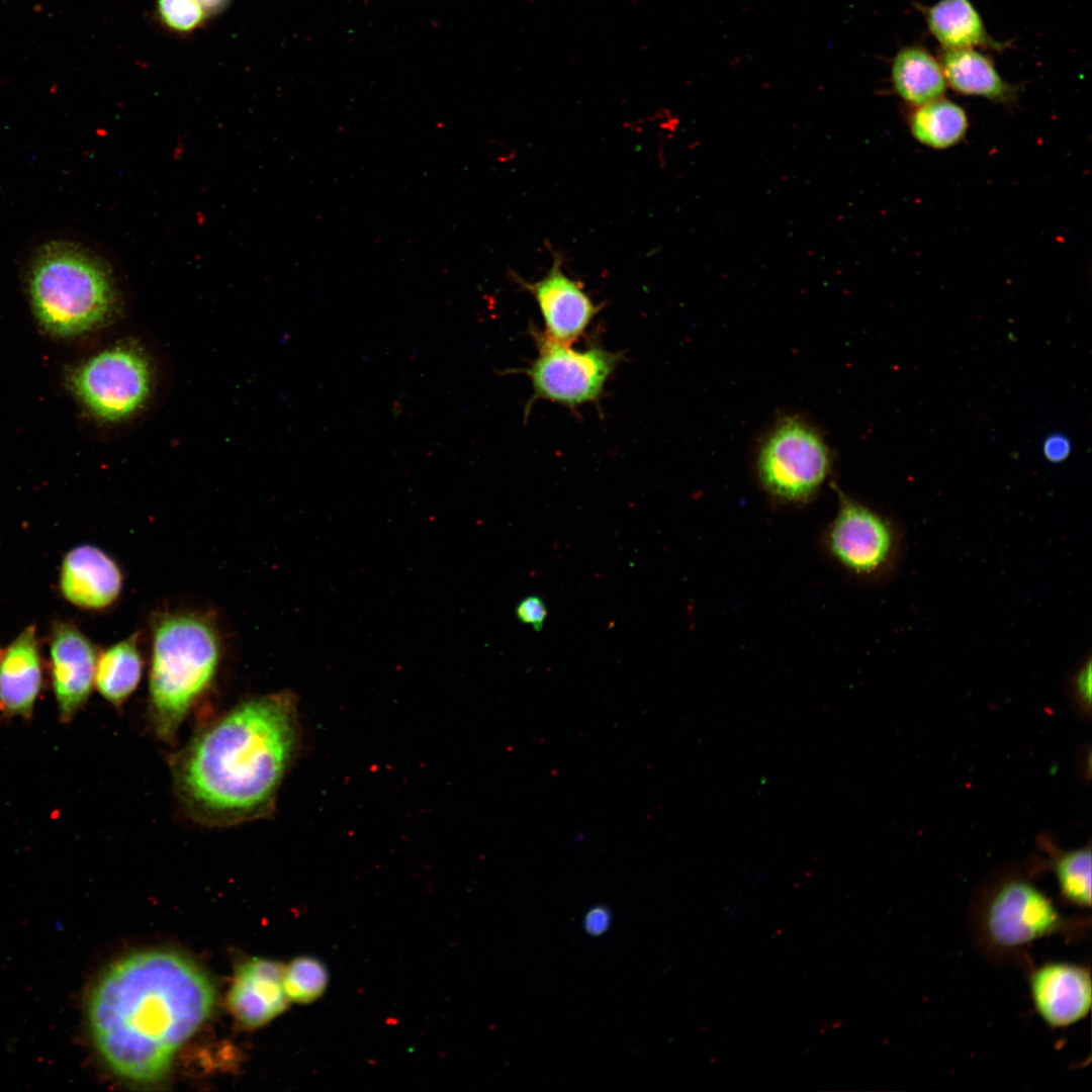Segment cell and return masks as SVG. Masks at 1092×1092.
I'll return each mask as SVG.
<instances>
[{"instance_id":"f1b7e54d","label":"cell","mask_w":1092,"mask_h":1092,"mask_svg":"<svg viewBox=\"0 0 1092 1092\" xmlns=\"http://www.w3.org/2000/svg\"><path fill=\"white\" fill-rule=\"evenodd\" d=\"M1 656H2V652L0 651V659H1Z\"/></svg>"},{"instance_id":"ba28073f","label":"cell","mask_w":1092,"mask_h":1092,"mask_svg":"<svg viewBox=\"0 0 1092 1092\" xmlns=\"http://www.w3.org/2000/svg\"><path fill=\"white\" fill-rule=\"evenodd\" d=\"M898 545L889 518L838 491L836 511L820 538L825 557L838 571L857 580L879 578L893 565Z\"/></svg>"},{"instance_id":"9c48e42d","label":"cell","mask_w":1092,"mask_h":1092,"mask_svg":"<svg viewBox=\"0 0 1092 1092\" xmlns=\"http://www.w3.org/2000/svg\"><path fill=\"white\" fill-rule=\"evenodd\" d=\"M532 335L538 356L521 371L532 382L533 400L541 398L575 407L600 398L621 354L599 346L573 350L569 344L557 342L535 329Z\"/></svg>"},{"instance_id":"83f0119b","label":"cell","mask_w":1092,"mask_h":1092,"mask_svg":"<svg viewBox=\"0 0 1092 1092\" xmlns=\"http://www.w3.org/2000/svg\"><path fill=\"white\" fill-rule=\"evenodd\" d=\"M208 12H216L223 8L229 0H197Z\"/></svg>"},{"instance_id":"8fae6325","label":"cell","mask_w":1092,"mask_h":1092,"mask_svg":"<svg viewBox=\"0 0 1092 1092\" xmlns=\"http://www.w3.org/2000/svg\"><path fill=\"white\" fill-rule=\"evenodd\" d=\"M51 673L61 721L68 723L95 687L99 651L72 623L57 621L51 632Z\"/></svg>"},{"instance_id":"277c9868","label":"cell","mask_w":1092,"mask_h":1092,"mask_svg":"<svg viewBox=\"0 0 1092 1092\" xmlns=\"http://www.w3.org/2000/svg\"><path fill=\"white\" fill-rule=\"evenodd\" d=\"M973 947L996 966L1032 964L1027 948L1036 940L1061 936L1085 939L1089 915L1067 916L1021 872L999 873L974 892L967 915Z\"/></svg>"},{"instance_id":"4316f807","label":"cell","mask_w":1092,"mask_h":1092,"mask_svg":"<svg viewBox=\"0 0 1092 1092\" xmlns=\"http://www.w3.org/2000/svg\"><path fill=\"white\" fill-rule=\"evenodd\" d=\"M611 915L604 906L592 908L583 919V927L590 935L603 934L610 925Z\"/></svg>"},{"instance_id":"e0dca14e","label":"cell","mask_w":1092,"mask_h":1092,"mask_svg":"<svg viewBox=\"0 0 1092 1092\" xmlns=\"http://www.w3.org/2000/svg\"><path fill=\"white\" fill-rule=\"evenodd\" d=\"M929 33L942 50L991 49L1003 51L1005 44L992 38L971 0H938L932 5H918Z\"/></svg>"},{"instance_id":"ffe728a7","label":"cell","mask_w":1092,"mask_h":1092,"mask_svg":"<svg viewBox=\"0 0 1092 1092\" xmlns=\"http://www.w3.org/2000/svg\"><path fill=\"white\" fill-rule=\"evenodd\" d=\"M912 136L922 146L945 150L965 138L969 119L958 103L939 98L913 107L908 120Z\"/></svg>"},{"instance_id":"6da1fadb","label":"cell","mask_w":1092,"mask_h":1092,"mask_svg":"<svg viewBox=\"0 0 1092 1092\" xmlns=\"http://www.w3.org/2000/svg\"><path fill=\"white\" fill-rule=\"evenodd\" d=\"M299 744L292 692L245 699L171 757L175 794L189 817L209 827L267 818Z\"/></svg>"},{"instance_id":"cb8c5ba5","label":"cell","mask_w":1092,"mask_h":1092,"mask_svg":"<svg viewBox=\"0 0 1092 1092\" xmlns=\"http://www.w3.org/2000/svg\"><path fill=\"white\" fill-rule=\"evenodd\" d=\"M544 601L535 595L522 599L516 607V616L522 624L530 625L535 631L543 628L547 617Z\"/></svg>"},{"instance_id":"7402d4cb","label":"cell","mask_w":1092,"mask_h":1092,"mask_svg":"<svg viewBox=\"0 0 1092 1092\" xmlns=\"http://www.w3.org/2000/svg\"><path fill=\"white\" fill-rule=\"evenodd\" d=\"M328 983V969L315 958L299 957L284 968L283 989L288 1001L310 1003L324 994Z\"/></svg>"},{"instance_id":"d4e9b609","label":"cell","mask_w":1092,"mask_h":1092,"mask_svg":"<svg viewBox=\"0 0 1092 1092\" xmlns=\"http://www.w3.org/2000/svg\"><path fill=\"white\" fill-rule=\"evenodd\" d=\"M1041 451L1045 460L1052 463L1065 461L1071 454L1072 443L1068 436L1053 433L1043 439Z\"/></svg>"},{"instance_id":"5bb4252c","label":"cell","mask_w":1092,"mask_h":1092,"mask_svg":"<svg viewBox=\"0 0 1092 1092\" xmlns=\"http://www.w3.org/2000/svg\"><path fill=\"white\" fill-rule=\"evenodd\" d=\"M284 968L277 962L254 958L238 969L229 993V1006L244 1025L261 1026L286 1008Z\"/></svg>"},{"instance_id":"7c38bea8","label":"cell","mask_w":1092,"mask_h":1092,"mask_svg":"<svg viewBox=\"0 0 1092 1092\" xmlns=\"http://www.w3.org/2000/svg\"><path fill=\"white\" fill-rule=\"evenodd\" d=\"M516 281L536 300L545 335L557 342L571 344L599 311L582 284L564 272L559 256L542 278L530 282L516 276Z\"/></svg>"},{"instance_id":"8992f818","label":"cell","mask_w":1092,"mask_h":1092,"mask_svg":"<svg viewBox=\"0 0 1092 1092\" xmlns=\"http://www.w3.org/2000/svg\"><path fill=\"white\" fill-rule=\"evenodd\" d=\"M754 475L768 500L801 508L820 493L833 470V455L823 434L809 421L787 415L760 438Z\"/></svg>"},{"instance_id":"30bf717a","label":"cell","mask_w":1092,"mask_h":1092,"mask_svg":"<svg viewBox=\"0 0 1092 1092\" xmlns=\"http://www.w3.org/2000/svg\"><path fill=\"white\" fill-rule=\"evenodd\" d=\"M1024 971L1034 1011L1046 1025L1066 1028L1088 1016L1092 1004L1089 966L1051 961L1030 964Z\"/></svg>"},{"instance_id":"4fadbf2b","label":"cell","mask_w":1092,"mask_h":1092,"mask_svg":"<svg viewBox=\"0 0 1092 1092\" xmlns=\"http://www.w3.org/2000/svg\"><path fill=\"white\" fill-rule=\"evenodd\" d=\"M117 563L92 545L78 546L65 556L60 589L71 604L86 610H104L115 603L122 589Z\"/></svg>"},{"instance_id":"9a60e30c","label":"cell","mask_w":1092,"mask_h":1092,"mask_svg":"<svg viewBox=\"0 0 1092 1092\" xmlns=\"http://www.w3.org/2000/svg\"><path fill=\"white\" fill-rule=\"evenodd\" d=\"M42 673L36 629L30 625L2 652L0 712L29 718L42 688Z\"/></svg>"},{"instance_id":"603a6c76","label":"cell","mask_w":1092,"mask_h":1092,"mask_svg":"<svg viewBox=\"0 0 1092 1092\" xmlns=\"http://www.w3.org/2000/svg\"><path fill=\"white\" fill-rule=\"evenodd\" d=\"M158 5L163 21L181 31L194 28L204 16L197 0H159Z\"/></svg>"},{"instance_id":"3957f363","label":"cell","mask_w":1092,"mask_h":1092,"mask_svg":"<svg viewBox=\"0 0 1092 1092\" xmlns=\"http://www.w3.org/2000/svg\"><path fill=\"white\" fill-rule=\"evenodd\" d=\"M151 633L149 717L156 736L172 742L215 680L221 639L209 612H159L153 616Z\"/></svg>"},{"instance_id":"2e32d148","label":"cell","mask_w":1092,"mask_h":1092,"mask_svg":"<svg viewBox=\"0 0 1092 1092\" xmlns=\"http://www.w3.org/2000/svg\"><path fill=\"white\" fill-rule=\"evenodd\" d=\"M947 87L954 92L982 97L996 103H1011L1018 87L1008 83L993 60L976 49L942 50L938 58Z\"/></svg>"},{"instance_id":"d6986e66","label":"cell","mask_w":1092,"mask_h":1092,"mask_svg":"<svg viewBox=\"0 0 1092 1092\" xmlns=\"http://www.w3.org/2000/svg\"><path fill=\"white\" fill-rule=\"evenodd\" d=\"M141 634L133 633L99 652L95 688L108 703L120 708L136 689L143 673Z\"/></svg>"},{"instance_id":"ac0fdd59","label":"cell","mask_w":1092,"mask_h":1092,"mask_svg":"<svg viewBox=\"0 0 1092 1092\" xmlns=\"http://www.w3.org/2000/svg\"><path fill=\"white\" fill-rule=\"evenodd\" d=\"M890 82L897 96L912 107L942 98L947 88L938 58L918 44L903 47L895 54Z\"/></svg>"},{"instance_id":"52a82bcc","label":"cell","mask_w":1092,"mask_h":1092,"mask_svg":"<svg viewBox=\"0 0 1092 1092\" xmlns=\"http://www.w3.org/2000/svg\"><path fill=\"white\" fill-rule=\"evenodd\" d=\"M151 364L142 349L129 343L106 348L72 369L68 385L96 419L120 422L138 413L152 390Z\"/></svg>"},{"instance_id":"5b68a950","label":"cell","mask_w":1092,"mask_h":1092,"mask_svg":"<svg viewBox=\"0 0 1092 1092\" xmlns=\"http://www.w3.org/2000/svg\"><path fill=\"white\" fill-rule=\"evenodd\" d=\"M27 293L40 328L58 338L95 331L112 317L117 304L105 264L87 249L52 241L33 254L26 272Z\"/></svg>"},{"instance_id":"484cf974","label":"cell","mask_w":1092,"mask_h":1092,"mask_svg":"<svg viewBox=\"0 0 1092 1092\" xmlns=\"http://www.w3.org/2000/svg\"><path fill=\"white\" fill-rule=\"evenodd\" d=\"M1074 696L1078 704L1087 711L1091 703V661L1087 659L1076 671L1072 680Z\"/></svg>"},{"instance_id":"7a4b0ae2","label":"cell","mask_w":1092,"mask_h":1092,"mask_svg":"<svg viewBox=\"0 0 1092 1092\" xmlns=\"http://www.w3.org/2000/svg\"><path fill=\"white\" fill-rule=\"evenodd\" d=\"M214 989L201 969L169 950L115 962L88 1004L96 1049L117 1076L138 1083L166 1075L177 1051L208 1018Z\"/></svg>"},{"instance_id":"44dd1931","label":"cell","mask_w":1092,"mask_h":1092,"mask_svg":"<svg viewBox=\"0 0 1092 1092\" xmlns=\"http://www.w3.org/2000/svg\"><path fill=\"white\" fill-rule=\"evenodd\" d=\"M1091 859L1090 845L1050 851L1048 867L1065 904L1082 910L1091 908Z\"/></svg>"}]
</instances>
